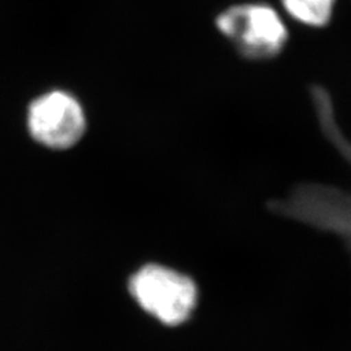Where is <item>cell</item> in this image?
I'll list each match as a JSON object with an SVG mask.
<instances>
[{
  "label": "cell",
  "instance_id": "cell-5",
  "mask_svg": "<svg viewBox=\"0 0 351 351\" xmlns=\"http://www.w3.org/2000/svg\"><path fill=\"white\" fill-rule=\"evenodd\" d=\"M314 99L319 124L322 126L324 136L339 151V155L351 165V142L342 134L339 124L336 123L332 101L324 91L316 93Z\"/></svg>",
  "mask_w": 351,
  "mask_h": 351
},
{
  "label": "cell",
  "instance_id": "cell-2",
  "mask_svg": "<svg viewBox=\"0 0 351 351\" xmlns=\"http://www.w3.org/2000/svg\"><path fill=\"white\" fill-rule=\"evenodd\" d=\"M271 213L339 237L351 254V193L342 189L304 182L282 199L268 203Z\"/></svg>",
  "mask_w": 351,
  "mask_h": 351
},
{
  "label": "cell",
  "instance_id": "cell-4",
  "mask_svg": "<svg viewBox=\"0 0 351 351\" xmlns=\"http://www.w3.org/2000/svg\"><path fill=\"white\" fill-rule=\"evenodd\" d=\"M32 137L51 149H68L82 138L86 117L73 95L53 90L32 101L27 111Z\"/></svg>",
  "mask_w": 351,
  "mask_h": 351
},
{
  "label": "cell",
  "instance_id": "cell-3",
  "mask_svg": "<svg viewBox=\"0 0 351 351\" xmlns=\"http://www.w3.org/2000/svg\"><path fill=\"white\" fill-rule=\"evenodd\" d=\"M216 25L242 56L252 60L274 58L288 40L281 17L265 4L233 5L219 14Z\"/></svg>",
  "mask_w": 351,
  "mask_h": 351
},
{
  "label": "cell",
  "instance_id": "cell-6",
  "mask_svg": "<svg viewBox=\"0 0 351 351\" xmlns=\"http://www.w3.org/2000/svg\"><path fill=\"white\" fill-rule=\"evenodd\" d=\"M336 0H282L290 16L310 26H323L329 23Z\"/></svg>",
  "mask_w": 351,
  "mask_h": 351
},
{
  "label": "cell",
  "instance_id": "cell-1",
  "mask_svg": "<svg viewBox=\"0 0 351 351\" xmlns=\"http://www.w3.org/2000/svg\"><path fill=\"white\" fill-rule=\"evenodd\" d=\"M128 289L139 307L169 328L188 323L199 302L193 277L163 264H145L129 278Z\"/></svg>",
  "mask_w": 351,
  "mask_h": 351
}]
</instances>
